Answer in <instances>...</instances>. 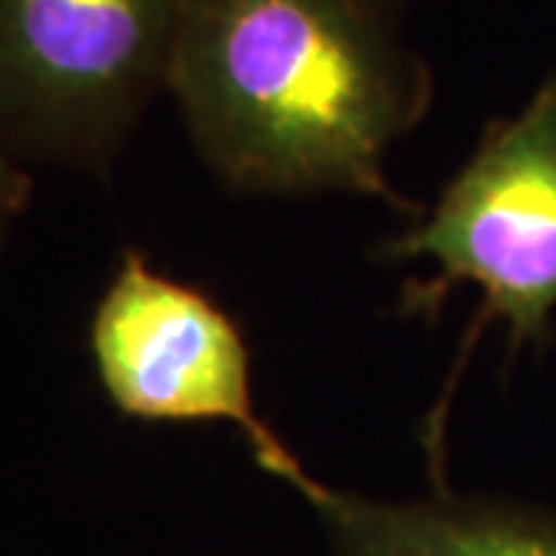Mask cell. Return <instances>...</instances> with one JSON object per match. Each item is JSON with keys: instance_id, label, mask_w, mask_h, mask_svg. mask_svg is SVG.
<instances>
[{"instance_id": "obj_1", "label": "cell", "mask_w": 556, "mask_h": 556, "mask_svg": "<svg viewBox=\"0 0 556 556\" xmlns=\"http://www.w3.org/2000/svg\"><path fill=\"white\" fill-rule=\"evenodd\" d=\"M164 90L232 189L417 211L387 179L390 149L433 97L402 0H179Z\"/></svg>"}, {"instance_id": "obj_2", "label": "cell", "mask_w": 556, "mask_h": 556, "mask_svg": "<svg viewBox=\"0 0 556 556\" xmlns=\"http://www.w3.org/2000/svg\"><path fill=\"white\" fill-rule=\"evenodd\" d=\"M378 260H430L433 276L405 288V313L433 318L457 285L482 294L479 338L504 321L510 350L551 340L556 313V75L517 115L497 118L424 223L383 241Z\"/></svg>"}, {"instance_id": "obj_3", "label": "cell", "mask_w": 556, "mask_h": 556, "mask_svg": "<svg viewBox=\"0 0 556 556\" xmlns=\"http://www.w3.org/2000/svg\"><path fill=\"white\" fill-rule=\"evenodd\" d=\"M179 0H0L10 152L100 167L164 90Z\"/></svg>"}, {"instance_id": "obj_4", "label": "cell", "mask_w": 556, "mask_h": 556, "mask_svg": "<svg viewBox=\"0 0 556 556\" xmlns=\"http://www.w3.org/2000/svg\"><path fill=\"white\" fill-rule=\"evenodd\" d=\"M90 353L121 415L149 424H232L260 470L276 479L298 460L254 405L251 350L236 318L199 288L161 276L139 251H124L97 303Z\"/></svg>"}, {"instance_id": "obj_5", "label": "cell", "mask_w": 556, "mask_h": 556, "mask_svg": "<svg viewBox=\"0 0 556 556\" xmlns=\"http://www.w3.org/2000/svg\"><path fill=\"white\" fill-rule=\"evenodd\" d=\"M338 556H556V510L510 497H371L328 485L294 464L285 477Z\"/></svg>"}, {"instance_id": "obj_6", "label": "cell", "mask_w": 556, "mask_h": 556, "mask_svg": "<svg viewBox=\"0 0 556 556\" xmlns=\"http://www.w3.org/2000/svg\"><path fill=\"white\" fill-rule=\"evenodd\" d=\"M28 195H31V179L16 167L13 152L0 134V229L28 204Z\"/></svg>"}]
</instances>
